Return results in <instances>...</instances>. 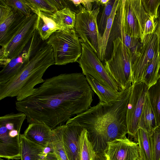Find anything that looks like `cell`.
<instances>
[{"label":"cell","mask_w":160,"mask_h":160,"mask_svg":"<svg viewBox=\"0 0 160 160\" xmlns=\"http://www.w3.org/2000/svg\"><path fill=\"white\" fill-rule=\"evenodd\" d=\"M83 128L68 121L63 133L64 146L68 160H80V137Z\"/></svg>","instance_id":"5bb4252c"},{"label":"cell","mask_w":160,"mask_h":160,"mask_svg":"<svg viewBox=\"0 0 160 160\" xmlns=\"http://www.w3.org/2000/svg\"><path fill=\"white\" fill-rule=\"evenodd\" d=\"M142 46L139 54L132 63L131 70L134 84L142 82L148 64L159 50V40L156 31L140 39Z\"/></svg>","instance_id":"30bf717a"},{"label":"cell","mask_w":160,"mask_h":160,"mask_svg":"<svg viewBox=\"0 0 160 160\" xmlns=\"http://www.w3.org/2000/svg\"><path fill=\"white\" fill-rule=\"evenodd\" d=\"M103 153L106 160H137L140 157L138 143L126 137L108 142Z\"/></svg>","instance_id":"4fadbf2b"},{"label":"cell","mask_w":160,"mask_h":160,"mask_svg":"<svg viewBox=\"0 0 160 160\" xmlns=\"http://www.w3.org/2000/svg\"><path fill=\"white\" fill-rule=\"evenodd\" d=\"M27 17L12 8L9 16L0 23V45L5 46L12 39Z\"/></svg>","instance_id":"2e32d148"},{"label":"cell","mask_w":160,"mask_h":160,"mask_svg":"<svg viewBox=\"0 0 160 160\" xmlns=\"http://www.w3.org/2000/svg\"><path fill=\"white\" fill-rule=\"evenodd\" d=\"M76 13L68 8L56 11L51 16L61 30L74 29Z\"/></svg>","instance_id":"603a6c76"},{"label":"cell","mask_w":160,"mask_h":160,"mask_svg":"<svg viewBox=\"0 0 160 160\" xmlns=\"http://www.w3.org/2000/svg\"><path fill=\"white\" fill-rule=\"evenodd\" d=\"M46 43L53 49L56 65L76 62L82 54L81 43L74 29L57 31L49 38Z\"/></svg>","instance_id":"5b68a950"},{"label":"cell","mask_w":160,"mask_h":160,"mask_svg":"<svg viewBox=\"0 0 160 160\" xmlns=\"http://www.w3.org/2000/svg\"><path fill=\"white\" fill-rule=\"evenodd\" d=\"M143 8L149 17L155 19L158 18L160 0H142Z\"/></svg>","instance_id":"836d02e7"},{"label":"cell","mask_w":160,"mask_h":160,"mask_svg":"<svg viewBox=\"0 0 160 160\" xmlns=\"http://www.w3.org/2000/svg\"><path fill=\"white\" fill-rule=\"evenodd\" d=\"M25 0L34 13L40 11L52 15L57 11L50 0Z\"/></svg>","instance_id":"f546056e"},{"label":"cell","mask_w":160,"mask_h":160,"mask_svg":"<svg viewBox=\"0 0 160 160\" xmlns=\"http://www.w3.org/2000/svg\"><path fill=\"white\" fill-rule=\"evenodd\" d=\"M147 93L157 125L160 128V78L154 84L148 88Z\"/></svg>","instance_id":"83f0119b"},{"label":"cell","mask_w":160,"mask_h":160,"mask_svg":"<svg viewBox=\"0 0 160 160\" xmlns=\"http://www.w3.org/2000/svg\"><path fill=\"white\" fill-rule=\"evenodd\" d=\"M81 43L82 54L78 62L82 73L84 75L89 74L103 85L120 91L118 86L107 72L97 55L87 42Z\"/></svg>","instance_id":"8992f818"},{"label":"cell","mask_w":160,"mask_h":160,"mask_svg":"<svg viewBox=\"0 0 160 160\" xmlns=\"http://www.w3.org/2000/svg\"><path fill=\"white\" fill-rule=\"evenodd\" d=\"M160 78V72L158 78Z\"/></svg>","instance_id":"ee69618b"},{"label":"cell","mask_w":160,"mask_h":160,"mask_svg":"<svg viewBox=\"0 0 160 160\" xmlns=\"http://www.w3.org/2000/svg\"><path fill=\"white\" fill-rule=\"evenodd\" d=\"M119 1V0H115L111 13L108 20L105 30L101 38L97 54L99 59L101 61H103L106 57L108 40Z\"/></svg>","instance_id":"484cf974"},{"label":"cell","mask_w":160,"mask_h":160,"mask_svg":"<svg viewBox=\"0 0 160 160\" xmlns=\"http://www.w3.org/2000/svg\"><path fill=\"white\" fill-rule=\"evenodd\" d=\"M148 89V86L142 82L132 84L126 117L128 133L134 138L138 129V122Z\"/></svg>","instance_id":"8fae6325"},{"label":"cell","mask_w":160,"mask_h":160,"mask_svg":"<svg viewBox=\"0 0 160 160\" xmlns=\"http://www.w3.org/2000/svg\"><path fill=\"white\" fill-rule=\"evenodd\" d=\"M0 23L3 22L9 16L12 8L5 3L4 0H0Z\"/></svg>","instance_id":"d590c367"},{"label":"cell","mask_w":160,"mask_h":160,"mask_svg":"<svg viewBox=\"0 0 160 160\" xmlns=\"http://www.w3.org/2000/svg\"><path fill=\"white\" fill-rule=\"evenodd\" d=\"M21 147V160H40L45 148L20 134Z\"/></svg>","instance_id":"7402d4cb"},{"label":"cell","mask_w":160,"mask_h":160,"mask_svg":"<svg viewBox=\"0 0 160 160\" xmlns=\"http://www.w3.org/2000/svg\"><path fill=\"white\" fill-rule=\"evenodd\" d=\"M79 144L80 160H95L96 153L89 140L87 131L84 128L80 137Z\"/></svg>","instance_id":"f1b7e54d"},{"label":"cell","mask_w":160,"mask_h":160,"mask_svg":"<svg viewBox=\"0 0 160 160\" xmlns=\"http://www.w3.org/2000/svg\"><path fill=\"white\" fill-rule=\"evenodd\" d=\"M0 160H4V159H2V158H0Z\"/></svg>","instance_id":"7bdbcfd3"},{"label":"cell","mask_w":160,"mask_h":160,"mask_svg":"<svg viewBox=\"0 0 160 160\" xmlns=\"http://www.w3.org/2000/svg\"><path fill=\"white\" fill-rule=\"evenodd\" d=\"M96 1V0H82L81 4L86 10L89 11H91L92 10V3Z\"/></svg>","instance_id":"74e56055"},{"label":"cell","mask_w":160,"mask_h":160,"mask_svg":"<svg viewBox=\"0 0 160 160\" xmlns=\"http://www.w3.org/2000/svg\"><path fill=\"white\" fill-rule=\"evenodd\" d=\"M95 160H106L103 152L96 153Z\"/></svg>","instance_id":"f35d334b"},{"label":"cell","mask_w":160,"mask_h":160,"mask_svg":"<svg viewBox=\"0 0 160 160\" xmlns=\"http://www.w3.org/2000/svg\"><path fill=\"white\" fill-rule=\"evenodd\" d=\"M115 1L109 0L107 3L104 5V8L98 25V31L102 36L105 30L108 20L111 13Z\"/></svg>","instance_id":"4dcf8cb0"},{"label":"cell","mask_w":160,"mask_h":160,"mask_svg":"<svg viewBox=\"0 0 160 160\" xmlns=\"http://www.w3.org/2000/svg\"><path fill=\"white\" fill-rule=\"evenodd\" d=\"M138 128H141L149 133L152 134L158 128L155 115L151 107L147 93L142 112L139 119Z\"/></svg>","instance_id":"44dd1931"},{"label":"cell","mask_w":160,"mask_h":160,"mask_svg":"<svg viewBox=\"0 0 160 160\" xmlns=\"http://www.w3.org/2000/svg\"><path fill=\"white\" fill-rule=\"evenodd\" d=\"M37 18L35 13L26 18L13 37L0 49V59H11L22 53L36 30Z\"/></svg>","instance_id":"9c48e42d"},{"label":"cell","mask_w":160,"mask_h":160,"mask_svg":"<svg viewBox=\"0 0 160 160\" xmlns=\"http://www.w3.org/2000/svg\"><path fill=\"white\" fill-rule=\"evenodd\" d=\"M92 92L81 73H63L45 80L32 96L15 102L28 122L42 123L51 130L91 107Z\"/></svg>","instance_id":"6da1fadb"},{"label":"cell","mask_w":160,"mask_h":160,"mask_svg":"<svg viewBox=\"0 0 160 160\" xmlns=\"http://www.w3.org/2000/svg\"><path fill=\"white\" fill-rule=\"evenodd\" d=\"M7 5L26 17L30 16L31 9L25 0H4Z\"/></svg>","instance_id":"1f68e13d"},{"label":"cell","mask_w":160,"mask_h":160,"mask_svg":"<svg viewBox=\"0 0 160 160\" xmlns=\"http://www.w3.org/2000/svg\"><path fill=\"white\" fill-rule=\"evenodd\" d=\"M135 138L138 143L140 157L143 160H153L150 135L139 128Z\"/></svg>","instance_id":"d4e9b609"},{"label":"cell","mask_w":160,"mask_h":160,"mask_svg":"<svg viewBox=\"0 0 160 160\" xmlns=\"http://www.w3.org/2000/svg\"><path fill=\"white\" fill-rule=\"evenodd\" d=\"M65 124L57 127L52 130V143L53 152L58 160H68L65 151L63 133Z\"/></svg>","instance_id":"cb8c5ba5"},{"label":"cell","mask_w":160,"mask_h":160,"mask_svg":"<svg viewBox=\"0 0 160 160\" xmlns=\"http://www.w3.org/2000/svg\"><path fill=\"white\" fill-rule=\"evenodd\" d=\"M158 18L157 19V25L156 31L158 35L159 40V58L160 62V6L159 8Z\"/></svg>","instance_id":"8d00e7d4"},{"label":"cell","mask_w":160,"mask_h":160,"mask_svg":"<svg viewBox=\"0 0 160 160\" xmlns=\"http://www.w3.org/2000/svg\"><path fill=\"white\" fill-rule=\"evenodd\" d=\"M72 3L75 6L77 7L81 3L82 0H70Z\"/></svg>","instance_id":"ab89813d"},{"label":"cell","mask_w":160,"mask_h":160,"mask_svg":"<svg viewBox=\"0 0 160 160\" xmlns=\"http://www.w3.org/2000/svg\"><path fill=\"white\" fill-rule=\"evenodd\" d=\"M160 72V62L158 50L148 66L142 82L145 83L149 88L157 82Z\"/></svg>","instance_id":"4316f807"},{"label":"cell","mask_w":160,"mask_h":160,"mask_svg":"<svg viewBox=\"0 0 160 160\" xmlns=\"http://www.w3.org/2000/svg\"><path fill=\"white\" fill-rule=\"evenodd\" d=\"M34 34L27 51H24L19 56L11 59L0 71V85L4 84L18 74L29 61L34 48Z\"/></svg>","instance_id":"9a60e30c"},{"label":"cell","mask_w":160,"mask_h":160,"mask_svg":"<svg viewBox=\"0 0 160 160\" xmlns=\"http://www.w3.org/2000/svg\"><path fill=\"white\" fill-rule=\"evenodd\" d=\"M132 88V85L123 90L117 100L108 103L100 102L68 120L87 130L96 153L103 152L108 142L126 137V109Z\"/></svg>","instance_id":"7a4b0ae2"},{"label":"cell","mask_w":160,"mask_h":160,"mask_svg":"<svg viewBox=\"0 0 160 160\" xmlns=\"http://www.w3.org/2000/svg\"><path fill=\"white\" fill-rule=\"evenodd\" d=\"M54 64L53 49L46 44L36 52L18 74L7 83L0 85V100L16 97L17 101H21L32 96L36 90L34 87L44 82L43 74Z\"/></svg>","instance_id":"3957f363"},{"label":"cell","mask_w":160,"mask_h":160,"mask_svg":"<svg viewBox=\"0 0 160 160\" xmlns=\"http://www.w3.org/2000/svg\"><path fill=\"white\" fill-rule=\"evenodd\" d=\"M20 135L12 137L6 131L0 128V158L8 160L21 159V147Z\"/></svg>","instance_id":"e0dca14e"},{"label":"cell","mask_w":160,"mask_h":160,"mask_svg":"<svg viewBox=\"0 0 160 160\" xmlns=\"http://www.w3.org/2000/svg\"><path fill=\"white\" fill-rule=\"evenodd\" d=\"M34 13L37 16L36 30L42 40L48 39L54 33L61 30L50 14L40 11Z\"/></svg>","instance_id":"ffe728a7"},{"label":"cell","mask_w":160,"mask_h":160,"mask_svg":"<svg viewBox=\"0 0 160 160\" xmlns=\"http://www.w3.org/2000/svg\"><path fill=\"white\" fill-rule=\"evenodd\" d=\"M110 58L105 60L104 66L118 86L120 91L132 85V54L130 49L118 38L112 42Z\"/></svg>","instance_id":"277c9868"},{"label":"cell","mask_w":160,"mask_h":160,"mask_svg":"<svg viewBox=\"0 0 160 160\" xmlns=\"http://www.w3.org/2000/svg\"><path fill=\"white\" fill-rule=\"evenodd\" d=\"M92 89L98 96L100 102L108 103L118 100L122 91H115L100 83L89 74L85 75Z\"/></svg>","instance_id":"d6986e66"},{"label":"cell","mask_w":160,"mask_h":160,"mask_svg":"<svg viewBox=\"0 0 160 160\" xmlns=\"http://www.w3.org/2000/svg\"><path fill=\"white\" fill-rule=\"evenodd\" d=\"M150 137L153 160H160V128H156Z\"/></svg>","instance_id":"d6a6232c"},{"label":"cell","mask_w":160,"mask_h":160,"mask_svg":"<svg viewBox=\"0 0 160 160\" xmlns=\"http://www.w3.org/2000/svg\"><path fill=\"white\" fill-rule=\"evenodd\" d=\"M157 25V19H155L153 18L149 17L145 24L142 38L147 34L154 33L156 30Z\"/></svg>","instance_id":"e575fe53"},{"label":"cell","mask_w":160,"mask_h":160,"mask_svg":"<svg viewBox=\"0 0 160 160\" xmlns=\"http://www.w3.org/2000/svg\"><path fill=\"white\" fill-rule=\"evenodd\" d=\"M125 1L119 0L108 40L106 56L112 48L113 41L119 38L130 50L133 62L138 55L142 45L139 39L132 37L129 33L126 21Z\"/></svg>","instance_id":"52a82bcc"},{"label":"cell","mask_w":160,"mask_h":160,"mask_svg":"<svg viewBox=\"0 0 160 160\" xmlns=\"http://www.w3.org/2000/svg\"><path fill=\"white\" fill-rule=\"evenodd\" d=\"M109 0H96V2L98 5H105L109 1Z\"/></svg>","instance_id":"60d3db41"},{"label":"cell","mask_w":160,"mask_h":160,"mask_svg":"<svg viewBox=\"0 0 160 160\" xmlns=\"http://www.w3.org/2000/svg\"><path fill=\"white\" fill-rule=\"evenodd\" d=\"M99 7L89 11L82 7L76 14L74 29L83 42H87L97 55L102 36L99 32L97 17Z\"/></svg>","instance_id":"ba28073f"},{"label":"cell","mask_w":160,"mask_h":160,"mask_svg":"<svg viewBox=\"0 0 160 160\" xmlns=\"http://www.w3.org/2000/svg\"><path fill=\"white\" fill-rule=\"evenodd\" d=\"M52 130L41 123L29 124L23 135L28 139L44 148L52 142Z\"/></svg>","instance_id":"ac0fdd59"},{"label":"cell","mask_w":160,"mask_h":160,"mask_svg":"<svg viewBox=\"0 0 160 160\" xmlns=\"http://www.w3.org/2000/svg\"><path fill=\"white\" fill-rule=\"evenodd\" d=\"M137 160H143L142 158L141 157H140Z\"/></svg>","instance_id":"b9f144b4"},{"label":"cell","mask_w":160,"mask_h":160,"mask_svg":"<svg viewBox=\"0 0 160 160\" xmlns=\"http://www.w3.org/2000/svg\"><path fill=\"white\" fill-rule=\"evenodd\" d=\"M126 21L131 36L141 39L146 22L149 17L142 0H126Z\"/></svg>","instance_id":"7c38bea8"}]
</instances>
